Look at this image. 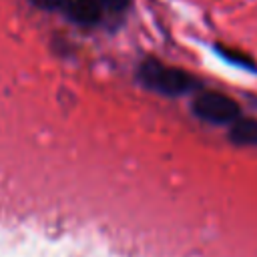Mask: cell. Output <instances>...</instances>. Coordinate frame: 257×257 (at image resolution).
<instances>
[{
	"instance_id": "obj_1",
	"label": "cell",
	"mask_w": 257,
	"mask_h": 257,
	"mask_svg": "<svg viewBox=\"0 0 257 257\" xmlns=\"http://www.w3.org/2000/svg\"><path fill=\"white\" fill-rule=\"evenodd\" d=\"M139 80L147 88L161 92L165 96H179V94H185L197 86V80L189 72H185L181 68L167 66V64L153 60V58L145 60L139 66Z\"/></svg>"
},
{
	"instance_id": "obj_2",
	"label": "cell",
	"mask_w": 257,
	"mask_h": 257,
	"mask_svg": "<svg viewBox=\"0 0 257 257\" xmlns=\"http://www.w3.org/2000/svg\"><path fill=\"white\" fill-rule=\"evenodd\" d=\"M193 112L195 116L211 124H231L239 118L241 108L231 96L223 92L207 90L193 100Z\"/></svg>"
},
{
	"instance_id": "obj_3",
	"label": "cell",
	"mask_w": 257,
	"mask_h": 257,
	"mask_svg": "<svg viewBox=\"0 0 257 257\" xmlns=\"http://www.w3.org/2000/svg\"><path fill=\"white\" fill-rule=\"evenodd\" d=\"M102 0H70L66 6V14L76 24H96L104 10Z\"/></svg>"
},
{
	"instance_id": "obj_4",
	"label": "cell",
	"mask_w": 257,
	"mask_h": 257,
	"mask_svg": "<svg viewBox=\"0 0 257 257\" xmlns=\"http://www.w3.org/2000/svg\"><path fill=\"white\" fill-rule=\"evenodd\" d=\"M229 139L235 145L257 147V118H237L235 122H231Z\"/></svg>"
},
{
	"instance_id": "obj_5",
	"label": "cell",
	"mask_w": 257,
	"mask_h": 257,
	"mask_svg": "<svg viewBox=\"0 0 257 257\" xmlns=\"http://www.w3.org/2000/svg\"><path fill=\"white\" fill-rule=\"evenodd\" d=\"M215 50H217L227 62H231V64H235V66H241V68H247V70H257L255 62H253L247 54H241V52H237V50H233V48H225V46H217Z\"/></svg>"
},
{
	"instance_id": "obj_6",
	"label": "cell",
	"mask_w": 257,
	"mask_h": 257,
	"mask_svg": "<svg viewBox=\"0 0 257 257\" xmlns=\"http://www.w3.org/2000/svg\"><path fill=\"white\" fill-rule=\"evenodd\" d=\"M30 2L42 10H56V8H66L70 0H30Z\"/></svg>"
},
{
	"instance_id": "obj_7",
	"label": "cell",
	"mask_w": 257,
	"mask_h": 257,
	"mask_svg": "<svg viewBox=\"0 0 257 257\" xmlns=\"http://www.w3.org/2000/svg\"><path fill=\"white\" fill-rule=\"evenodd\" d=\"M102 2H104V6H106L108 10L118 12V10H124V8L128 6L131 0H102Z\"/></svg>"
}]
</instances>
